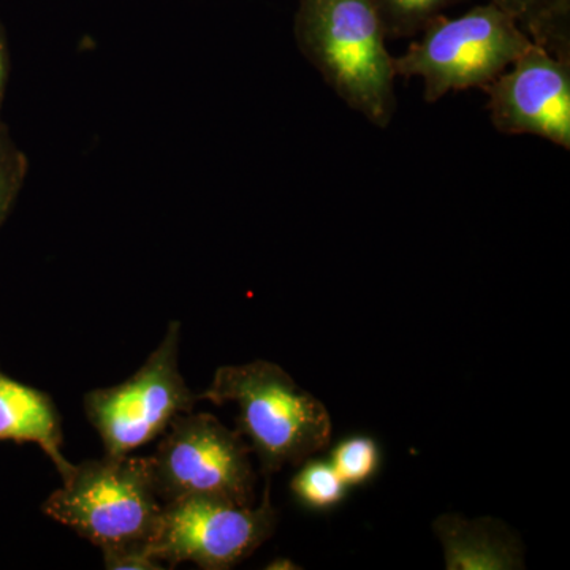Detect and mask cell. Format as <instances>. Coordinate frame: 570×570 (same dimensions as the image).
Wrapping results in <instances>:
<instances>
[{
  "label": "cell",
  "mask_w": 570,
  "mask_h": 570,
  "mask_svg": "<svg viewBox=\"0 0 570 570\" xmlns=\"http://www.w3.org/2000/svg\"><path fill=\"white\" fill-rule=\"evenodd\" d=\"M295 39L351 110L387 129L396 110L395 58L373 0H298Z\"/></svg>",
  "instance_id": "obj_1"
},
{
  "label": "cell",
  "mask_w": 570,
  "mask_h": 570,
  "mask_svg": "<svg viewBox=\"0 0 570 570\" xmlns=\"http://www.w3.org/2000/svg\"><path fill=\"white\" fill-rule=\"evenodd\" d=\"M198 400L236 404L238 431L249 441L266 480L288 464L299 466L332 441L325 404L266 360L220 366Z\"/></svg>",
  "instance_id": "obj_2"
},
{
  "label": "cell",
  "mask_w": 570,
  "mask_h": 570,
  "mask_svg": "<svg viewBox=\"0 0 570 570\" xmlns=\"http://www.w3.org/2000/svg\"><path fill=\"white\" fill-rule=\"evenodd\" d=\"M61 479V489L43 502L45 515L102 551L149 547L164 505L149 456L82 461Z\"/></svg>",
  "instance_id": "obj_3"
},
{
  "label": "cell",
  "mask_w": 570,
  "mask_h": 570,
  "mask_svg": "<svg viewBox=\"0 0 570 570\" xmlns=\"http://www.w3.org/2000/svg\"><path fill=\"white\" fill-rule=\"evenodd\" d=\"M395 58L396 77L420 78L423 99L485 89L531 47L523 29L497 7H474L456 18H438Z\"/></svg>",
  "instance_id": "obj_4"
},
{
  "label": "cell",
  "mask_w": 570,
  "mask_h": 570,
  "mask_svg": "<svg viewBox=\"0 0 570 570\" xmlns=\"http://www.w3.org/2000/svg\"><path fill=\"white\" fill-rule=\"evenodd\" d=\"M179 343L181 324L171 322L163 343L132 377L85 396L86 415L99 433L105 455H132L200 401L179 371Z\"/></svg>",
  "instance_id": "obj_5"
},
{
  "label": "cell",
  "mask_w": 570,
  "mask_h": 570,
  "mask_svg": "<svg viewBox=\"0 0 570 570\" xmlns=\"http://www.w3.org/2000/svg\"><path fill=\"white\" fill-rule=\"evenodd\" d=\"M249 444L212 414L178 415L149 456L163 502L216 497L239 505L255 504L257 475Z\"/></svg>",
  "instance_id": "obj_6"
},
{
  "label": "cell",
  "mask_w": 570,
  "mask_h": 570,
  "mask_svg": "<svg viewBox=\"0 0 570 570\" xmlns=\"http://www.w3.org/2000/svg\"><path fill=\"white\" fill-rule=\"evenodd\" d=\"M276 524L268 480L258 505H239L216 497L164 502L149 550L170 568L194 562L205 570H227L272 538Z\"/></svg>",
  "instance_id": "obj_7"
},
{
  "label": "cell",
  "mask_w": 570,
  "mask_h": 570,
  "mask_svg": "<svg viewBox=\"0 0 570 570\" xmlns=\"http://www.w3.org/2000/svg\"><path fill=\"white\" fill-rule=\"evenodd\" d=\"M499 134L532 135L570 149V66L531 43L483 89Z\"/></svg>",
  "instance_id": "obj_8"
},
{
  "label": "cell",
  "mask_w": 570,
  "mask_h": 570,
  "mask_svg": "<svg viewBox=\"0 0 570 570\" xmlns=\"http://www.w3.org/2000/svg\"><path fill=\"white\" fill-rule=\"evenodd\" d=\"M434 532L444 547L448 570L524 568L520 540L502 521L441 515L434 521Z\"/></svg>",
  "instance_id": "obj_9"
},
{
  "label": "cell",
  "mask_w": 570,
  "mask_h": 570,
  "mask_svg": "<svg viewBox=\"0 0 570 570\" xmlns=\"http://www.w3.org/2000/svg\"><path fill=\"white\" fill-rule=\"evenodd\" d=\"M39 445L63 478L71 464L62 455V426L58 407L40 390L13 381L0 371V442Z\"/></svg>",
  "instance_id": "obj_10"
},
{
  "label": "cell",
  "mask_w": 570,
  "mask_h": 570,
  "mask_svg": "<svg viewBox=\"0 0 570 570\" xmlns=\"http://www.w3.org/2000/svg\"><path fill=\"white\" fill-rule=\"evenodd\" d=\"M459 0H373L387 37H414Z\"/></svg>",
  "instance_id": "obj_11"
},
{
  "label": "cell",
  "mask_w": 570,
  "mask_h": 570,
  "mask_svg": "<svg viewBox=\"0 0 570 570\" xmlns=\"http://www.w3.org/2000/svg\"><path fill=\"white\" fill-rule=\"evenodd\" d=\"M291 483L296 501L309 509L325 510L343 501L347 485L332 463L306 460Z\"/></svg>",
  "instance_id": "obj_12"
},
{
  "label": "cell",
  "mask_w": 570,
  "mask_h": 570,
  "mask_svg": "<svg viewBox=\"0 0 570 570\" xmlns=\"http://www.w3.org/2000/svg\"><path fill=\"white\" fill-rule=\"evenodd\" d=\"M332 464L347 487L362 485L376 474L379 466L376 442L366 436L346 439L333 450Z\"/></svg>",
  "instance_id": "obj_13"
},
{
  "label": "cell",
  "mask_w": 570,
  "mask_h": 570,
  "mask_svg": "<svg viewBox=\"0 0 570 570\" xmlns=\"http://www.w3.org/2000/svg\"><path fill=\"white\" fill-rule=\"evenodd\" d=\"M105 568L110 570H160L163 562L153 557L148 546L124 547L102 551Z\"/></svg>",
  "instance_id": "obj_14"
},
{
  "label": "cell",
  "mask_w": 570,
  "mask_h": 570,
  "mask_svg": "<svg viewBox=\"0 0 570 570\" xmlns=\"http://www.w3.org/2000/svg\"><path fill=\"white\" fill-rule=\"evenodd\" d=\"M561 2L566 0H490L491 6L512 18L521 29Z\"/></svg>",
  "instance_id": "obj_15"
},
{
  "label": "cell",
  "mask_w": 570,
  "mask_h": 570,
  "mask_svg": "<svg viewBox=\"0 0 570 570\" xmlns=\"http://www.w3.org/2000/svg\"><path fill=\"white\" fill-rule=\"evenodd\" d=\"M22 178V165L17 157L0 151V224L6 219Z\"/></svg>",
  "instance_id": "obj_16"
},
{
  "label": "cell",
  "mask_w": 570,
  "mask_h": 570,
  "mask_svg": "<svg viewBox=\"0 0 570 570\" xmlns=\"http://www.w3.org/2000/svg\"><path fill=\"white\" fill-rule=\"evenodd\" d=\"M6 51H3L2 41H0V96H2L3 82H6Z\"/></svg>",
  "instance_id": "obj_17"
},
{
  "label": "cell",
  "mask_w": 570,
  "mask_h": 570,
  "mask_svg": "<svg viewBox=\"0 0 570 570\" xmlns=\"http://www.w3.org/2000/svg\"><path fill=\"white\" fill-rule=\"evenodd\" d=\"M268 569H299V566L288 560H276L268 566Z\"/></svg>",
  "instance_id": "obj_18"
}]
</instances>
